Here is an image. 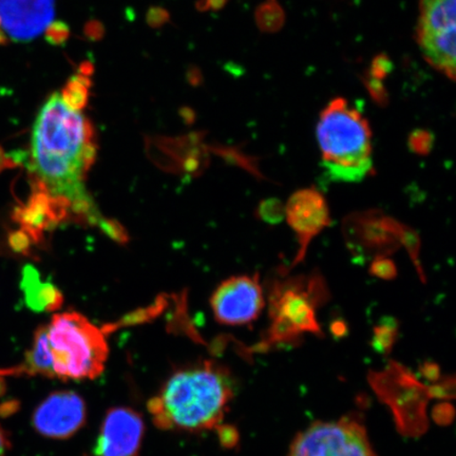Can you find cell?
<instances>
[{
    "mask_svg": "<svg viewBox=\"0 0 456 456\" xmlns=\"http://www.w3.org/2000/svg\"><path fill=\"white\" fill-rule=\"evenodd\" d=\"M95 157L93 124L61 93L51 95L34 123L28 162L38 190L121 241L123 231L102 218L86 188Z\"/></svg>",
    "mask_w": 456,
    "mask_h": 456,
    "instance_id": "cell-1",
    "label": "cell"
},
{
    "mask_svg": "<svg viewBox=\"0 0 456 456\" xmlns=\"http://www.w3.org/2000/svg\"><path fill=\"white\" fill-rule=\"evenodd\" d=\"M232 398L230 375L219 364L205 362L171 375L148 410L159 429L197 433L218 425Z\"/></svg>",
    "mask_w": 456,
    "mask_h": 456,
    "instance_id": "cell-2",
    "label": "cell"
},
{
    "mask_svg": "<svg viewBox=\"0 0 456 456\" xmlns=\"http://www.w3.org/2000/svg\"><path fill=\"white\" fill-rule=\"evenodd\" d=\"M316 138L330 180L359 182L372 175V130L349 102L330 101L319 117Z\"/></svg>",
    "mask_w": 456,
    "mask_h": 456,
    "instance_id": "cell-3",
    "label": "cell"
},
{
    "mask_svg": "<svg viewBox=\"0 0 456 456\" xmlns=\"http://www.w3.org/2000/svg\"><path fill=\"white\" fill-rule=\"evenodd\" d=\"M265 300L272 319L269 340L289 342L305 333L321 334L316 310L330 299L326 279L315 271L290 276L279 270L265 281Z\"/></svg>",
    "mask_w": 456,
    "mask_h": 456,
    "instance_id": "cell-4",
    "label": "cell"
},
{
    "mask_svg": "<svg viewBox=\"0 0 456 456\" xmlns=\"http://www.w3.org/2000/svg\"><path fill=\"white\" fill-rule=\"evenodd\" d=\"M45 327L55 379L94 380L104 372L110 355L104 332L82 314H56Z\"/></svg>",
    "mask_w": 456,
    "mask_h": 456,
    "instance_id": "cell-5",
    "label": "cell"
},
{
    "mask_svg": "<svg viewBox=\"0 0 456 456\" xmlns=\"http://www.w3.org/2000/svg\"><path fill=\"white\" fill-rule=\"evenodd\" d=\"M342 235L349 252L362 261L391 256L399 248H406L419 278L426 281L418 232L381 210H363L347 216L342 222Z\"/></svg>",
    "mask_w": 456,
    "mask_h": 456,
    "instance_id": "cell-6",
    "label": "cell"
},
{
    "mask_svg": "<svg viewBox=\"0 0 456 456\" xmlns=\"http://www.w3.org/2000/svg\"><path fill=\"white\" fill-rule=\"evenodd\" d=\"M289 456H375L366 429L351 419L321 421L296 436Z\"/></svg>",
    "mask_w": 456,
    "mask_h": 456,
    "instance_id": "cell-7",
    "label": "cell"
},
{
    "mask_svg": "<svg viewBox=\"0 0 456 456\" xmlns=\"http://www.w3.org/2000/svg\"><path fill=\"white\" fill-rule=\"evenodd\" d=\"M265 305V288L258 273L226 279L210 298L216 321L225 326H245L256 321Z\"/></svg>",
    "mask_w": 456,
    "mask_h": 456,
    "instance_id": "cell-8",
    "label": "cell"
},
{
    "mask_svg": "<svg viewBox=\"0 0 456 456\" xmlns=\"http://www.w3.org/2000/svg\"><path fill=\"white\" fill-rule=\"evenodd\" d=\"M285 220L297 237L299 248L289 269L305 259L314 239L330 225V212L326 198L316 188L295 191L285 204Z\"/></svg>",
    "mask_w": 456,
    "mask_h": 456,
    "instance_id": "cell-9",
    "label": "cell"
},
{
    "mask_svg": "<svg viewBox=\"0 0 456 456\" xmlns=\"http://www.w3.org/2000/svg\"><path fill=\"white\" fill-rule=\"evenodd\" d=\"M87 419V406L77 392L51 393L33 413L32 424L39 435L51 440H68L82 429Z\"/></svg>",
    "mask_w": 456,
    "mask_h": 456,
    "instance_id": "cell-10",
    "label": "cell"
},
{
    "mask_svg": "<svg viewBox=\"0 0 456 456\" xmlns=\"http://www.w3.org/2000/svg\"><path fill=\"white\" fill-rule=\"evenodd\" d=\"M142 415L128 407L108 410L94 446L95 456H139L144 440Z\"/></svg>",
    "mask_w": 456,
    "mask_h": 456,
    "instance_id": "cell-11",
    "label": "cell"
},
{
    "mask_svg": "<svg viewBox=\"0 0 456 456\" xmlns=\"http://www.w3.org/2000/svg\"><path fill=\"white\" fill-rule=\"evenodd\" d=\"M54 0H0V38L31 41L53 24Z\"/></svg>",
    "mask_w": 456,
    "mask_h": 456,
    "instance_id": "cell-12",
    "label": "cell"
},
{
    "mask_svg": "<svg viewBox=\"0 0 456 456\" xmlns=\"http://www.w3.org/2000/svg\"><path fill=\"white\" fill-rule=\"evenodd\" d=\"M456 0H420L416 37L456 30Z\"/></svg>",
    "mask_w": 456,
    "mask_h": 456,
    "instance_id": "cell-13",
    "label": "cell"
},
{
    "mask_svg": "<svg viewBox=\"0 0 456 456\" xmlns=\"http://www.w3.org/2000/svg\"><path fill=\"white\" fill-rule=\"evenodd\" d=\"M421 53L429 64L454 81L456 30L437 36L416 37Z\"/></svg>",
    "mask_w": 456,
    "mask_h": 456,
    "instance_id": "cell-14",
    "label": "cell"
},
{
    "mask_svg": "<svg viewBox=\"0 0 456 456\" xmlns=\"http://www.w3.org/2000/svg\"><path fill=\"white\" fill-rule=\"evenodd\" d=\"M0 375H41L44 378L55 379L51 358L47 327L43 326L34 334L31 349L27 352L25 362L20 366L4 370Z\"/></svg>",
    "mask_w": 456,
    "mask_h": 456,
    "instance_id": "cell-15",
    "label": "cell"
},
{
    "mask_svg": "<svg viewBox=\"0 0 456 456\" xmlns=\"http://www.w3.org/2000/svg\"><path fill=\"white\" fill-rule=\"evenodd\" d=\"M22 288L25 290L27 305L33 311L53 312L59 310L62 304L60 289H57L53 284L39 281L37 273L33 267H26Z\"/></svg>",
    "mask_w": 456,
    "mask_h": 456,
    "instance_id": "cell-16",
    "label": "cell"
},
{
    "mask_svg": "<svg viewBox=\"0 0 456 456\" xmlns=\"http://www.w3.org/2000/svg\"><path fill=\"white\" fill-rule=\"evenodd\" d=\"M256 216L267 224H279L285 218V205L275 198L265 199L256 208Z\"/></svg>",
    "mask_w": 456,
    "mask_h": 456,
    "instance_id": "cell-17",
    "label": "cell"
},
{
    "mask_svg": "<svg viewBox=\"0 0 456 456\" xmlns=\"http://www.w3.org/2000/svg\"><path fill=\"white\" fill-rule=\"evenodd\" d=\"M369 271L370 275L381 281H393L397 277V266L390 258V256H375L370 262Z\"/></svg>",
    "mask_w": 456,
    "mask_h": 456,
    "instance_id": "cell-18",
    "label": "cell"
},
{
    "mask_svg": "<svg viewBox=\"0 0 456 456\" xmlns=\"http://www.w3.org/2000/svg\"><path fill=\"white\" fill-rule=\"evenodd\" d=\"M433 146V135L426 130H416L409 138V148L416 155L427 156Z\"/></svg>",
    "mask_w": 456,
    "mask_h": 456,
    "instance_id": "cell-19",
    "label": "cell"
},
{
    "mask_svg": "<svg viewBox=\"0 0 456 456\" xmlns=\"http://www.w3.org/2000/svg\"><path fill=\"white\" fill-rule=\"evenodd\" d=\"M10 442L7 433L0 426V456H4L8 452Z\"/></svg>",
    "mask_w": 456,
    "mask_h": 456,
    "instance_id": "cell-20",
    "label": "cell"
}]
</instances>
